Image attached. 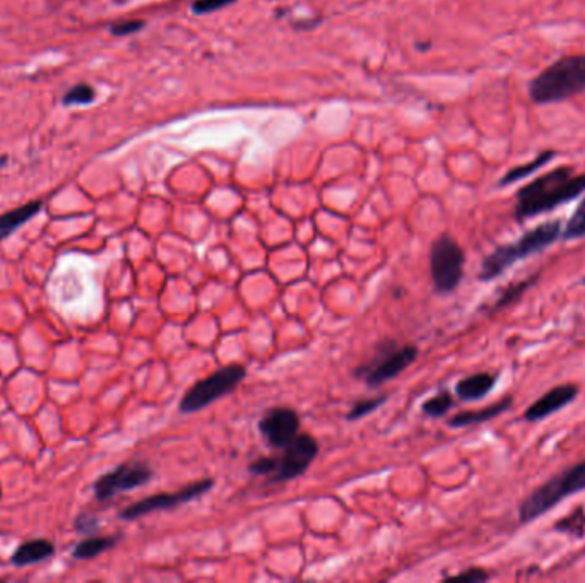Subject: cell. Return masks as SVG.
<instances>
[{
	"label": "cell",
	"instance_id": "obj_8",
	"mask_svg": "<svg viewBox=\"0 0 585 583\" xmlns=\"http://www.w3.org/2000/svg\"><path fill=\"white\" fill-rule=\"evenodd\" d=\"M213 486H215V479L206 477V479H200L196 483L187 484L175 493H157V495L147 497V498L132 503L127 508H124L120 512V518L122 520H136V518H141L144 515H149V513L157 512V510H172L180 505H186L188 501L200 498L202 495L211 491Z\"/></svg>",
	"mask_w": 585,
	"mask_h": 583
},
{
	"label": "cell",
	"instance_id": "obj_13",
	"mask_svg": "<svg viewBox=\"0 0 585 583\" xmlns=\"http://www.w3.org/2000/svg\"><path fill=\"white\" fill-rule=\"evenodd\" d=\"M44 209V200H31L13 211L0 214V242L9 238L13 233L31 221L36 214Z\"/></svg>",
	"mask_w": 585,
	"mask_h": 583
},
{
	"label": "cell",
	"instance_id": "obj_16",
	"mask_svg": "<svg viewBox=\"0 0 585 583\" xmlns=\"http://www.w3.org/2000/svg\"><path fill=\"white\" fill-rule=\"evenodd\" d=\"M54 553H55V546L48 539H31L15 549L13 563L15 567H28L48 559Z\"/></svg>",
	"mask_w": 585,
	"mask_h": 583
},
{
	"label": "cell",
	"instance_id": "obj_28",
	"mask_svg": "<svg viewBox=\"0 0 585 583\" xmlns=\"http://www.w3.org/2000/svg\"><path fill=\"white\" fill-rule=\"evenodd\" d=\"M489 578V573H486L485 569L472 568L459 573L456 577H450V580H464V582H485Z\"/></svg>",
	"mask_w": 585,
	"mask_h": 583
},
{
	"label": "cell",
	"instance_id": "obj_22",
	"mask_svg": "<svg viewBox=\"0 0 585 583\" xmlns=\"http://www.w3.org/2000/svg\"><path fill=\"white\" fill-rule=\"evenodd\" d=\"M387 396H377V397L361 398L353 404V407L349 409V413L346 414L348 421H357L365 416L377 411L384 402L387 400Z\"/></svg>",
	"mask_w": 585,
	"mask_h": 583
},
{
	"label": "cell",
	"instance_id": "obj_4",
	"mask_svg": "<svg viewBox=\"0 0 585 583\" xmlns=\"http://www.w3.org/2000/svg\"><path fill=\"white\" fill-rule=\"evenodd\" d=\"M584 489L585 460H582L580 464L573 466L570 469L553 476L550 481H546L536 491H532L520 505V510H519L520 522L529 524L540 518L544 513L550 512L553 507H557L560 501Z\"/></svg>",
	"mask_w": 585,
	"mask_h": 583
},
{
	"label": "cell",
	"instance_id": "obj_15",
	"mask_svg": "<svg viewBox=\"0 0 585 583\" xmlns=\"http://www.w3.org/2000/svg\"><path fill=\"white\" fill-rule=\"evenodd\" d=\"M558 156L555 149H544L534 159H530L524 165H517L514 168L507 171L501 178H499V186H514L520 180H526L529 176H532L536 171L541 170L546 165H550L555 157Z\"/></svg>",
	"mask_w": 585,
	"mask_h": 583
},
{
	"label": "cell",
	"instance_id": "obj_20",
	"mask_svg": "<svg viewBox=\"0 0 585 583\" xmlns=\"http://www.w3.org/2000/svg\"><path fill=\"white\" fill-rule=\"evenodd\" d=\"M95 98H96V91L86 83H79V85H72L71 89L64 95L62 105L64 106H86V105H91Z\"/></svg>",
	"mask_w": 585,
	"mask_h": 583
},
{
	"label": "cell",
	"instance_id": "obj_5",
	"mask_svg": "<svg viewBox=\"0 0 585 583\" xmlns=\"http://www.w3.org/2000/svg\"><path fill=\"white\" fill-rule=\"evenodd\" d=\"M418 357V347L413 344H396L394 341L380 342L375 355L358 367L355 375L368 387H380L396 378Z\"/></svg>",
	"mask_w": 585,
	"mask_h": 583
},
{
	"label": "cell",
	"instance_id": "obj_26",
	"mask_svg": "<svg viewBox=\"0 0 585 583\" xmlns=\"http://www.w3.org/2000/svg\"><path fill=\"white\" fill-rule=\"evenodd\" d=\"M143 26V21H120V23L112 25L110 31L114 33L115 36H127L132 33H137Z\"/></svg>",
	"mask_w": 585,
	"mask_h": 583
},
{
	"label": "cell",
	"instance_id": "obj_23",
	"mask_svg": "<svg viewBox=\"0 0 585 583\" xmlns=\"http://www.w3.org/2000/svg\"><path fill=\"white\" fill-rule=\"evenodd\" d=\"M558 530L561 532H569L571 536H582L585 528V515L582 510H577L575 513H570L565 520L558 522Z\"/></svg>",
	"mask_w": 585,
	"mask_h": 583
},
{
	"label": "cell",
	"instance_id": "obj_17",
	"mask_svg": "<svg viewBox=\"0 0 585 583\" xmlns=\"http://www.w3.org/2000/svg\"><path fill=\"white\" fill-rule=\"evenodd\" d=\"M510 402H512V398L507 397L499 400L497 404H493V406H489V407L479 409V411H468V413L456 414L452 419H449V427H471V425H479V423L491 421V419H495L499 414L505 413V411L510 407Z\"/></svg>",
	"mask_w": 585,
	"mask_h": 583
},
{
	"label": "cell",
	"instance_id": "obj_24",
	"mask_svg": "<svg viewBox=\"0 0 585 583\" xmlns=\"http://www.w3.org/2000/svg\"><path fill=\"white\" fill-rule=\"evenodd\" d=\"M277 467V457H258L250 466L248 472L254 476H266L271 477Z\"/></svg>",
	"mask_w": 585,
	"mask_h": 583
},
{
	"label": "cell",
	"instance_id": "obj_27",
	"mask_svg": "<svg viewBox=\"0 0 585 583\" xmlns=\"http://www.w3.org/2000/svg\"><path fill=\"white\" fill-rule=\"evenodd\" d=\"M231 2H235V0H196L194 11L197 15H206V13H213L225 5H229Z\"/></svg>",
	"mask_w": 585,
	"mask_h": 583
},
{
	"label": "cell",
	"instance_id": "obj_14",
	"mask_svg": "<svg viewBox=\"0 0 585 583\" xmlns=\"http://www.w3.org/2000/svg\"><path fill=\"white\" fill-rule=\"evenodd\" d=\"M497 384V377L491 373H476L468 378H462L456 385L457 397L464 402H472L488 396L491 388Z\"/></svg>",
	"mask_w": 585,
	"mask_h": 583
},
{
	"label": "cell",
	"instance_id": "obj_18",
	"mask_svg": "<svg viewBox=\"0 0 585 583\" xmlns=\"http://www.w3.org/2000/svg\"><path fill=\"white\" fill-rule=\"evenodd\" d=\"M118 536H96V538H89L85 541L79 542L74 549H72V558L76 559H93L101 553L112 549L115 544L118 542Z\"/></svg>",
	"mask_w": 585,
	"mask_h": 583
},
{
	"label": "cell",
	"instance_id": "obj_12",
	"mask_svg": "<svg viewBox=\"0 0 585 583\" xmlns=\"http://www.w3.org/2000/svg\"><path fill=\"white\" fill-rule=\"evenodd\" d=\"M577 394H579L577 385L567 384L555 387L550 392H546L541 398H538L526 411L524 417L528 421H541L544 417L563 409L567 404H570L571 400L577 397Z\"/></svg>",
	"mask_w": 585,
	"mask_h": 583
},
{
	"label": "cell",
	"instance_id": "obj_10",
	"mask_svg": "<svg viewBox=\"0 0 585 583\" xmlns=\"http://www.w3.org/2000/svg\"><path fill=\"white\" fill-rule=\"evenodd\" d=\"M318 456V441L308 433H298L283 448V456L277 457V467L272 474L274 483H286L300 477L312 466Z\"/></svg>",
	"mask_w": 585,
	"mask_h": 583
},
{
	"label": "cell",
	"instance_id": "obj_7",
	"mask_svg": "<svg viewBox=\"0 0 585 583\" xmlns=\"http://www.w3.org/2000/svg\"><path fill=\"white\" fill-rule=\"evenodd\" d=\"M466 256L450 235H440L429 252V272L435 289L440 295L456 291L464 277Z\"/></svg>",
	"mask_w": 585,
	"mask_h": 583
},
{
	"label": "cell",
	"instance_id": "obj_2",
	"mask_svg": "<svg viewBox=\"0 0 585 583\" xmlns=\"http://www.w3.org/2000/svg\"><path fill=\"white\" fill-rule=\"evenodd\" d=\"M585 93V54L555 60L529 83V100L534 105H555Z\"/></svg>",
	"mask_w": 585,
	"mask_h": 583
},
{
	"label": "cell",
	"instance_id": "obj_21",
	"mask_svg": "<svg viewBox=\"0 0 585 583\" xmlns=\"http://www.w3.org/2000/svg\"><path fill=\"white\" fill-rule=\"evenodd\" d=\"M452 406H454V398L449 392L443 390L440 394L425 400L421 406V411L425 416L437 419V417H443L445 414L449 413L452 409Z\"/></svg>",
	"mask_w": 585,
	"mask_h": 583
},
{
	"label": "cell",
	"instance_id": "obj_19",
	"mask_svg": "<svg viewBox=\"0 0 585 583\" xmlns=\"http://www.w3.org/2000/svg\"><path fill=\"white\" fill-rule=\"evenodd\" d=\"M585 236V197L580 200L577 209L571 214L569 223L561 231V238L570 242V240H580Z\"/></svg>",
	"mask_w": 585,
	"mask_h": 583
},
{
	"label": "cell",
	"instance_id": "obj_1",
	"mask_svg": "<svg viewBox=\"0 0 585 583\" xmlns=\"http://www.w3.org/2000/svg\"><path fill=\"white\" fill-rule=\"evenodd\" d=\"M584 192L585 173H575L570 165L558 166L519 188L515 217L517 221H526L541 214L551 213L560 206L580 197Z\"/></svg>",
	"mask_w": 585,
	"mask_h": 583
},
{
	"label": "cell",
	"instance_id": "obj_11",
	"mask_svg": "<svg viewBox=\"0 0 585 583\" xmlns=\"http://www.w3.org/2000/svg\"><path fill=\"white\" fill-rule=\"evenodd\" d=\"M258 431L271 448H285L300 433V416L291 407H271L258 421Z\"/></svg>",
	"mask_w": 585,
	"mask_h": 583
},
{
	"label": "cell",
	"instance_id": "obj_29",
	"mask_svg": "<svg viewBox=\"0 0 585 583\" xmlns=\"http://www.w3.org/2000/svg\"><path fill=\"white\" fill-rule=\"evenodd\" d=\"M582 285H585V277L582 279Z\"/></svg>",
	"mask_w": 585,
	"mask_h": 583
},
{
	"label": "cell",
	"instance_id": "obj_25",
	"mask_svg": "<svg viewBox=\"0 0 585 583\" xmlns=\"http://www.w3.org/2000/svg\"><path fill=\"white\" fill-rule=\"evenodd\" d=\"M100 526V520L95 517V515H87V513H83V515H77L76 522H74V527L77 532H85V534H89V532H95L96 528Z\"/></svg>",
	"mask_w": 585,
	"mask_h": 583
},
{
	"label": "cell",
	"instance_id": "obj_3",
	"mask_svg": "<svg viewBox=\"0 0 585 583\" xmlns=\"http://www.w3.org/2000/svg\"><path fill=\"white\" fill-rule=\"evenodd\" d=\"M563 225L560 219L546 221L538 225L536 228L526 231L519 240L507 245H499L489 256H486L481 264L479 279L481 281H491L501 276L507 269H510L514 264L528 258L536 254H541L546 248H550L553 243L561 236Z\"/></svg>",
	"mask_w": 585,
	"mask_h": 583
},
{
	"label": "cell",
	"instance_id": "obj_9",
	"mask_svg": "<svg viewBox=\"0 0 585 583\" xmlns=\"http://www.w3.org/2000/svg\"><path fill=\"white\" fill-rule=\"evenodd\" d=\"M155 477V470L146 462H126L114 470L103 474L95 483V497L98 501H108L120 493L132 491L149 483Z\"/></svg>",
	"mask_w": 585,
	"mask_h": 583
},
{
	"label": "cell",
	"instance_id": "obj_6",
	"mask_svg": "<svg viewBox=\"0 0 585 583\" xmlns=\"http://www.w3.org/2000/svg\"><path fill=\"white\" fill-rule=\"evenodd\" d=\"M247 377V368L243 365H229L227 368L215 371L213 375L202 378L192 385L180 398V413L194 414L206 409L216 400L231 394Z\"/></svg>",
	"mask_w": 585,
	"mask_h": 583
}]
</instances>
